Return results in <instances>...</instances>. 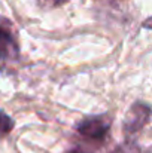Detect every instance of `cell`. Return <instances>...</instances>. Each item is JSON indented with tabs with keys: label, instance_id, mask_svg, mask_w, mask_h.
I'll use <instances>...</instances> for the list:
<instances>
[{
	"label": "cell",
	"instance_id": "cell-1",
	"mask_svg": "<svg viewBox=\"0 0 152 153\" xmlns=\"http://www.w3.org/2000/svg\"><path fill=\"white\" fill-rule=\"evenodd\" d=\"M109 128H110V120L104 114H99V116H91L81 120L76 126V131L84 138L103 141L109 132Z\"/></svg>",
	"mask_w": 152,
	"mask_h": 153
},
{
	"label": "cell",
	"instance_id": "cell-2",
	"mask_svg": "<svg viewBox=\"0 0 152 153\" xmlns=\"http://www.w3.org/2000/svg\"><path fill=\"white\" fill-rule=\"evenodd\" d=\"M19 46L9 19L0 16V61L18 59Z\"/></svg>",
	"mask_w": 152,
	"mask_h": 153
},
{
	"label": "cell",
	"instance_id": "cell-3",
	"mask_svg": "<svg viewBox=\"0 0 152 153\" xmlns=\"http://www.w3.org/2000/svg\"><path fill=\"white\" fill-rule=\"evenodd\" d=\"M149 113H151L149 105H146L145 102H134V105L130 108L125 117V125H124L125 131L131 134L142 129L143 125L149 122Z\"/></svg>",
	"mask_w": 152,
	"mask_h": 153
},
{
	"label": "cell",
	"instance_id": "cell-4",
	"mask_svg": "<svg viewBox=\"0 0 152 153\" xmlns=\"http://www.w3.org/2000/svg\"><path fill=\"white\" fill-rule=\"evenodd\" d=\"M13 125H15L13 119L0 108V138L6 137L13 129Z\"/></svg>",
	"mask_w": 152,
	"mask_h": 153
},
{
	"label": "cell",
	"instance_id": "cell-5",
	"mask_svg": "<svg viewBox=\"0 0 152 153\" xmlns=\"http://www.w3.org/2000/svg\"><path fill=\"white\" fill-rule=\"evenodd\" d=\"M67 0H37L39 6L43 7V9H51V7H57V6H61L64 4Z\"/></svg>",
	"mask_w": 152,
	"mask_h": 153
},
{
	"label": "cell",
	"instance_id": "cell-6",
	"mask_svg": "<svg viewBox=\"0 0 152 153\" xmlns=\"http://www.w3.org/2000/svg\"><path fill=\"white\" fill-rule=\"evenodd\" d=\"M67 153H88V152H85L82 149H72V150H69Z\"/></svg>",
	"mask_w": 152,
	"mask_h": 153
}]
</instances>
